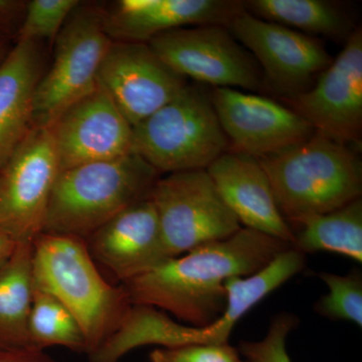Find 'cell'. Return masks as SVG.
I'll return each mask as SVG.
<instances>
[{
  "instance_id": "obj_1",
  "label": "cell",
  "mask_w": 362,
  "mask_h": 362,
  "mask_svg": "<svg viewBox=\"0 0 362 362\" xmlns=\"http://www.w3.org/2000/svg\"><path fill=\"white\" fill-rule=\"evenodd\" d=\"M291 247L242 228L228 239L164 259L121 286L133 305L169 312L192 327H207L225 311L228 279L252 275Z\"/></svg>"
},
{
  "instance_id": "obj_2",
  "label": "cell",
  "mask_w": 362,
  "mask_h": 362,
  "mask_svg": "<svg viewBox=\"0 0 362 362\" xmlns=\"http://www.w3.org/2000/svg\"><path fill=\"white\" fill-rule=\"evenodd\" d=\"M276 204L291 228L361 199L357 149L314 132L306 141L259 159Z\"/></svg>"
},
{
  "instance_id": "obj_3",
  "label": "cell",
  "mask_w": 362,
  "mask_h": 362,
  "mask_svg": "<svg viewBox=\"0 0 362 362\" xmlns=\"http://www.w3.org/2000/svg\"><path fill=\"white\" fill-rule=\"evenodd\" d=\"M33 245V286L57 298L75 316L90 356L129 311L127 292L107 282L85 240L42 233Z\"/></svg>"
},
{
  "instance_id": "obj_4",
  "label": "cell",
  "mask_w": 362,
  "mask_h": 362,
  "mask_svg": "<svg viewBox=\"0 0 362 362\" xmlns=\"http://www.w3.org/2000/svg\"><path fill=\"white\" fill-rule=\"evenodd\" d=\"M159 177L134 153L59 171L42 233L86 240L124 209L148 199Z\"/></svg>"
},
{
  "instance_id": "obj_5",
  "label": "cell",
  "mask_w": 362,
  "mask_h": 362,
  "mask_svg": "<svg viewBox=\"0 0 362 362\" xmlns=\"http://www.w3.org/2000/svg\"><path fill=\"white\" fill-rule=\"evenodd\" d=\"M230 149L209 93L187 85L165 106L133 127L132 153L159 175L199 170Z\"/></svg>"
},
{
  "instance_id": "obj_6",
  "label": "cell",
  "mask_w": 362,
  "mask_h": 362,
  "mask_svg": "<svg viewBox=\"0 0 362 362\" xmlns=\"http://www.w3.org/2000/svg\"><path fill=\"white\" fill-rule=\"evenodd\" d=\"M112 42L105 32L102 8L80 4L54 40L51 68L37 84L33 127L49 128L96 89L100 66Z\"/></svg>"
},
{
  "instance_id": "obj_7",
  "label": "cell",
  "mask_w": 362,
  "mask_h": 362,
  "mask_svg": "<svg viewBox=\"0 0 362 362\" xmlns=\"http://www.w3.org/2000/svg\"><path fill=\"white\" fill-rule=\"evenodd\" d=\"M149 199L158 214L168 259L228 239L243 228L204 169L159 177Z\"/></svg>"
},
{
  "instance_id": "obj_8",
  "label": "cell",
  "mask_w": 362,
  "mask_h": 362,
  "mask_svg": "<svg viewBox=\"0 0 362 362\" xmlns=\"http://www.w3.org/2000/svg\"><path fill=\"white\" fill-rule=\"evenodd\" d=\"M147 44L181 77L213 88L263 92L261 68L225 25L176 28Z\"/></svg>"
},
{
  "instance_id": "obj_9",
  "label": "cell",
  "mask_w": 362,
  "mask_h": 362,
  "mask_svg": "<svg viewBox=\"0 0 362 362\" xmlns=\"http://www.w3.org/2000/svg\"><path fill=\"white\" fill-rule=\"evenodd\" d=\"M228 28L261 68L264 93L281 101L307 92L333 62L322 40L261 20L245 9Z\"/></svg>"
},
{
  "instance_id": "obj_10",
  "label": "cell",
  "mask_w": 362,
  "mask_h": 362,
  "mask_svg": "<svg viewBox=\"0 0 362 362\" xmlns=\"http://www.w3.org/2000/svg\"><path fill=\"white\" fill-rule=\"evenodd\" d=\"M59 173L51 130L33 127L0 170V230L16 242H33Z\"/></svg>"
},
{
  "instance_id": "obj_11",
  "label": "cell",
  "mask_w": 362,
  "mask_h": 362,
  "mask_svg": "<svg viewBox=\"0 0 362 362\" xmlns=\"http://www.w3.org/2000/svg\"><path fill=\"white\" fill-rule=\"evenodd\" d=\"M316 132L359 149L362 136V30L356 28L342 51L303 94L281 101Z\"/></svg>"
},
{
  "instance_id": "obj_12",
  "label": "cell",
  "mask_w": 362,
  "mask_h": 362,
  "mask_svg": "<svg viewBox=\"0 0 362 362\" xmlns=\"http://www.w3.org/2000/svg\"><path fill=\"white\" fill-rule=\"evenodd\" d=\"M124 118L135 127L188 84L146 42H112L97 78Z\"/></svg>"
},
{
  "instance_id": "obj_13",
  "label": "cell",
  "mask_w": 362,
  "mask_h": 362,
  "mask_svg": "<svg viewBox=\"0 0 362 362\" xmlns=\"http://www.w3.org/2000/svg\"><path fill=\"white\" fill-rule=\"evenodd\" d=\"M209 97L230 151L263 158L315 132L296 112L271 98L232 88H213Z\"/></svg>"
},
{
  "instance_id": "obj_14",
  "label": "cell",
  "mask_w": 362,
  "mask_h": 362,
  "mask_svg": "<svg viewBox=\"0 0 362 362\" xmlns=\"http://www.w3.org/2000/svg\"><path fill=\"white\" fill-rule=\"evenodd\" d=\"M59 171L132 153V126L97 85L49 126Z\"/></svg>"
},
{
  "instance_id": "obj_15",
  "label": "cell",
  "mask_w": 362,
  "mask_h": 362,
  "mask_svg": "<svg viewBox=\"0 0 362 362\" xmlns=\"http://www.w3.org/2000/svg\"><path fill=\"white\" fill-rule=\"evenodd\" d=\"M90 257L121 284L168 259L150 199L124 209L85 240Z\"/></svg>"
},
{
  "instance_id": "obj_16",
  "label": "cell",
  "mask_w": 362,
  "mask_h": 362,
  "mask_svg": "<svg viewBox=\"0 0 362 362\" xmlns=\"http://www.w3.org/2000/svg\"><path fill=\"white\" fill-rule=\"evenodd\" d=\"M237 0H121L102 9L105 32L113 42H148L187 26L230 25L244 11Z\"/></svg>"
},
{
  "instance_id": "obj_17",
  "label": "cell",
  "mask_w": 362,
  "mask_h": 362,
  "mask_svg": "<svg viewBox=\"0 0 362 362\" xmlns=\"http://www.w3.org/2000/svg\"><path fill=\"white\" fill-rule=\"evenodd\" d=\"M206 171L243 228L265 233L292 246L294 233L279 211L270 180L259 159L228 150Z\"/></svg>"
},
{
  "instance_id": "obj_18",
  "label": "cell",
  "mask_w": 362,
  "mask_h": 362,
  "mask_svg": "<svg viewBox=\"0 0 362 362\" xmlns=\"http://www.w3.org/2000/svg\"><path fill=\"white\" fill-rule=\"evenodd\" d=\"M42 76L39 42L18 40L0 65V170L32 130Z\"/></svg>"
},
{
  "instance_id": "obj_19",
  "label": "cell",
  "mask_w": 362,
  "mask_h": 362,
  "mask_svg": "<svg viewBox=\"0 0 362 362\" xmlns=\"http://www.w3.org/2000/svg\"><path fill=\"white\" fill-rule=\"evenodd\" d=\"M305 265V255L291 247L281 252L256 273L228 279L225 282V311L216 322L204 327L209 342L228 343L235 324L262 300L302 272Z\"/></svg>"
},
{
  "instance_id": "obj_20",
  "label": "cell",
  "mask_w": 362,
  "mask_h": 362,
  "mask_svg": "<svg viewBox=\"0 0 362 362\" xmlns=\"http://www.w3.org/2000/svg\"><path fill=\"white\" fill-rule=\"evenodd\" d=\"M33 252V242L18 243L0 268V349H28V319L35 291Z\"/></svg>"
},
{
  "instance_id": "obj_21",
  "label": "cell",
  "mask_w": 362,
  "mask_h": 362,
  "mask_svg": "<svg viewBox=\"0 0 362 362\" xmlns=\"http://www.w3.org/2000/svg\"><path fill=\"white\" fill-rule=\"evenodd\" d=\"M247 13L305 35H322L344 45L356 30L342 4L328 0H247Z\"/></svg>"
},
{
  "instance_id": "obj_22",
  "label": "cell",
  "mask_w": 362,
  "mask_h": 362,
  "mask_svg": "<svg viewBox=\"0 0 362 362\" xmlns=\"http://www.w3.org/2000/svg\"><path fill=\"white\" fill-rule=\"evenodd\" d=\"M292 247L302 254L329 252L362 262V199L319 216L293 228Z\"/></svg>"
},
{
  "instance_id": "obj_23",
  "label": "cell",
  "mask_w": 362,
  "mask_h": 362,
  "mask_svg": "<svg viewBox=\"0 0 362 362\" xmlns=\"http://www.w3.org/2000/svg\"><path fill=\"white\" fill-rule=\"evenodd\" d=\"M63 346L87 354V343L75 316L57 298L35 288L28 319V349Z\"/></svg>"
},
{
  "instance_id": "obj_24",
  "label": "cell",
  "mask_w": 362,
  "mask_h": 362,
  "mask_svg": "<svg viewBox=\"0 0 362 362\" xmlns=\"http://www.w3.org/2000/svg\"><path fill=\"white\" fill-rule=\"evenodd\" d=\"M319 278L327 286V294L316 302L319 315L334 321H346L362 326V276L359 270L347 275L322 272Z\"/></svg>"
},
{
  "instance_id": "obj_25",
  "label": "cell",
  "mask_w": 362,
  "mask_h": 362,
  "mask_svg": "<svg viewBox=\"0 0 362 362\" xmlns=\"http://www.w3.org/2000/svg\"><path fill=\"white\" fill-rule=\"evenodd\" d=\"M78 0H33L28 2L18 40L54 42L77 7Z\"/></svg>"
},
{
  "instance_id": "obj_26",
  "label": "cell",
  "mask_w": 362,
  "mask_h": 362,
  "mask_svg": "<svg viewBox=\"0 0 362 362\" xmlns=\"http://www.w3.org/2000/svg\"><path fill=\"white\" fill-rule=\"evenodd\" d=\"M298 324L299 319L294 314H278L272 319L263 339L242 341L238 351L249 362H292L287 351V338Z\"/></svg>"
},
{
  "instance_id": "obj_27",
  "label": "cell",
  "mask_w": 362,
  "mask_h": 362,
  "mask_svg": "<svg viewBox=\"0 0 362 362\" xmlns=\"http://www.w3.org/2000/svg\"><path fill=\"white\" fill-rule=\"evenodd\" d=\"M150 362H240L239 351L226 344H192L159 347L149 356Z\"/></svg>"
},
{
  "instance_id": "obj_28",
  "label": "cell",
  "mask_w": 362,
  "mask_h": 362,
  "mask_svg": "<svg viewBox=\"0 0 362 362\" xmlns=\"http://www.w3.org/2000/svg\"><path fill=\"white\" fill-rule=\"evenodd\" d=\"M28 2L21 0H0V32L16 35L20 30Z\"/></svg>"
},
{
  "instance_id": "obj_29",
  "label": "cell",
  "mask_w": 362,
  "mask_h": 362,
  "mask_svg": "<svg viewBox=\"0 0 362 362\" xmlns=\"http://www.w3.org/2000/svg\"><path fill=\"white\" fill-rule=\"evenodd\" d=\"M0 362H57L44 351L28 349H0Z\"/></svg>"
},
{
  "instance_id": "obj_30",
  "label": "cell",
  "mask_w": 362,
  "mask_h": 362,
  "mask_svg": "<svg viewBox=\"0 0 362 362\" xmlns=\"http://www.w3.org/2000/svg\"><path fill=\"white\" fill-rule=\"evenodd\" d=\"M16 245L18 242L9 237L7 233L0 230V268L6 264L7 259L11 258Z\"/></svg>"
},
{
  "instance_id": "obj_31",
  "label": "cell",
  "mask_w": 362,
  "mask_h": 362,
  "mask_svg": "<svg viewBox=\"0 0 362 362\" xmlns=\"http://www.w3.org/2000/svg\"><path fill=\"white\" fill-rule=\"evenodd\" d=\"M240 362H249V361H240Z\"/></svg>"
}]
</instances>
